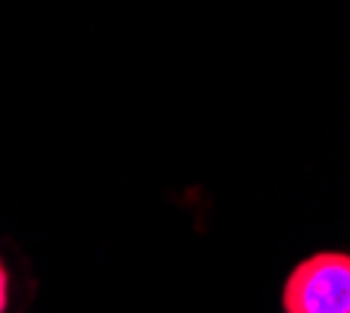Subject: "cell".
Returning <instances> with one entry per match:
<instances>
[{
  "instance_id": "6da1fadb",
  "label": "cell",
  "mask_w": 350,
  "mask_h": 313,
  "mask_svg": "<svg viewBox=\"0 0 350 313\" xmlns=\"http://www.w3.org/2000/svg\"><path fill=\"white\" fill-rule=\"evenodd\" d=\"M282 313H350V254L319 251L288 273Z\"/></svg>"
},
{
  "instance_id": "7a4b0ae2",
  "label": "cell",
  "mask_w": 350,
  "mask_h": 313,
  "mask_svg": "<svg viewBox=\"0 0 350 313\" xmlns=\"http://www.w3.org/2000/svg\"><path fill=\"white\" fill-rule=\"evenodd\" d=\"M16 301V282H13V270H10L7 257L0 254V313H10Z\"/></svg>"
}]
</instances>
